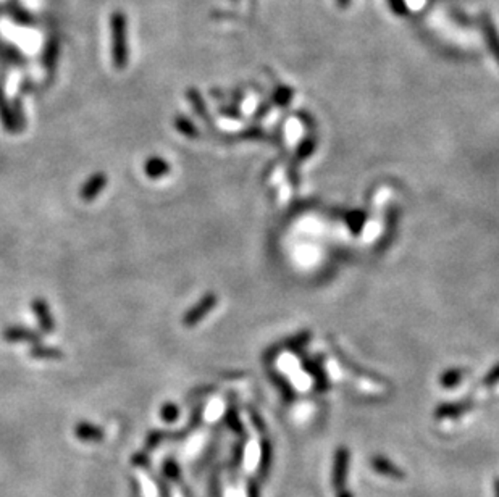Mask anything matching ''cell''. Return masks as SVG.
Returning a JSON list of instances; mask_svg holds the SVG:
<instances>
[{"label": "cell", "instance_id": "obj_13", "mask_svg": "<svg viewBox=\"0 0 499 497\" xmlns=\"http://www.w3.org/2000/svg\"><path fill=\"white\" fill-rule=\"evenodd\" d=\"M178 415H180V409L176 407L175 404L169 402L162 407V418L167 420V422H173V420L178 418Z\"/></svg>", "mask_w": 499, "mask_h": 497}, {"label": "cell", "instance_id": "obj_6", "mask_svg": "<svg viewBox=\"0 0 499 497\" xmlns=\"http://www.w3.org/2000/svg\"><path fill=\"white\" fill-rule=\"evenodd\" d=\"M171 171V165L160 155L149 157L144 164V173L149 179H160L163 176H169Z\"/></svg>", "mask_w": 499, "mask_h": 497}, {"label": "cell", "instance_id": "obj_3", "mask_svg": "<svg viewBox=\"0 0 499 497\" xmlns=\"http://www.w3.org/2000/svg\"><path fill=\"white\" fill-rule=\"evenodd\" d=\"M109 184V178L104 171H95L94 175H91L88 179L84 181L83 186L79 189V197L83 202H94L95 199L99 197L100 194L104 193L105 188Z\"/></svg>", "mask_w": 499, "mask_h": 497}, {"label": "cell", "instance_id": "obj_16", "mask_svg": "<svg viewBox=\"0 0 499 497\" xmlns=\"http://www.w3.org/2000/svg\"><path fill=\"white\" fill-rule=\"evenodd\" d=\"M307 341H309V334H302L301 338H296V341L292 342L291 349H297L299 346H302V344H305Z\"/></svg>", "mask_w": 499, "mask_h": 497}, {"label": "cell", "instance_id": "obj_14", "mask_svg": "<svg viewBox=\"0 0 499 497\" xmlns=\"http://www.w3.org/2000/svg\"><path fill=\"white\" fill-rule=\"evenodd\" d=\"M312 150H314V142H312V141H305V142H302V146L299 147V150H297V155H299L301 159H305L307 155L312 154Z\"/></svg>", "mask_w": 499, "mask_h": 497}, {"label": "cell", "instance_id": "obj_1", "mask_svg": "<svg viewBox=\"0 0 499 497\" xmlns=\"http://www.w3.org/2000/svg\"><path fill=\"white\" fill-rule=\"evenodd\" d=\"M126 18L122 12H115L110 18L112 28V54L117 70H123L128 65V31Z\"/></svg>", "mask_w": 499, "mask_h": 497}, {"label": "cell", "instance_id": "obj_8", "mask_svg": "<svg viewBox=\"0 0 499 497\" xmlns=\"http://www.w3.org/2000/svg\"><path fill=\"white\" fill-rule=\"evenodd\" d=\"M30 357L37 358V360H60L65 357L62 349L54 346H44V344H35L30 349Z\"/></svg>", "mask_w": 499, "mask_h": 497}, {"label": "cell", "instance_id": "obj_9", "mask_svg": "<svg viewBox=\"0 0 499 497\" xmlns=\"http://www.w3.org/2000/svg\"><path fill=\"white\" fill-rule=\"evenodd\" d=\"M173 124H175L176 130H178L183 136L191 137V139H198L199 137L198 126H196V124L191 121L188 117H185V115H178V117H175Z\"/></svg>", "mask_w": 499, "mask_h": 497}, {"label": "cell", "instance_id": "obj_2", "mask_svg": "<svg viewBox=\"0 0 499 497\" xmlns=\"http://www.w3.org/2000/svg\"><path fill=\"white\" fill-rule=\"evenodd\" d=\"M218 304V298L212 293L205 294L204 298H200V300L196 305H193L188 312L185 313L183 317V324L186 328H193L198 324L199 322H203V320L207 317L210 310H212L215 305Z\"/></svg>", "mask_w": 499, "mask_h": 497}, {"label": "cell", "instance_id": "obj_12", "mask_svg": "<svg viewBox=\"0 0 499 497\" xmlns=\"http://www.w3.org/2000/svg\"><path fill=\"white\" fill-rule=\"evenodd\" d=\"M373 467H375L377 471L385 473V475H393V476H399V471L396 470L395 467L390 465V462L383 460V458L375 457L373 458Z\"/></svg>", "mask_w": 499, "mask_h": 497}, {"label": "cell", "instance_id": "obj_15", "mask_svg": "<svg viewBox=\"0 0 499 497\" xmlns=\"http://www.w3.org/2000/svg\"><path fill=\"white\" fill-rule=\"evenodd\" d=\"M498 381H499V363L488 373L487 378H484V384H494L498 383Z\"/></svg>", "mask_w": 499, "mask_h": 497}, {"label": "cell", "instance_id": "obj_10", "mask_svg": "<svg viewBox=\"0 0 499 497\" xmlns=\"http://www.w3.org/2000/svg\"><path fill=\"white\" fill-rule=\"evenodd\" d=\"M188 99L191 100V102L194 104V110L198 112V115L203 119H205V121H210V117L207 113V110H205V104L203 102V99H200V95L198 94V90H189L188 92Z\"/></svg>", "mask_w": 499, "mask_h": 497}, {"label": "cell", "instance_id": "obj_7", "mask_svg": "<svg viewBox=\"0 0 499 497\" xmlns=\"http://www.w3.org/2000/svg\"><path fill=\"white\" fill-rule=\"evenodd\" d=\"M0 123H2L3 130L10 135H15L17 133V123L15 117H13V108L10 104L7 102L6 94H3V89L0 88Z\"/></svg>", "mask_w": 499, "mask_h": 497}, {"label": "cell", "instance_id": "obj_5", "mask_svg": "<svg viewBox=\"0 0 499 497\" xmlns=\"http://www.w3.org/2000/svg\"><path fill=\"white\" fill-rule=\"evenodd\" d=\"M31 310L32 315H35L37 323H39L41 331L46 334H52L55 331V320L54 315H52L50 305L46 299L42 298H35L31 300Z\"/></svg>", "mask_w": 499, "mask_h": 497}, {"label": "cell", "instance_id": "obj_4", "mask_svg": "<svg viewBox=\"0 0 499 497\" xmlns=\"http://www.w3.org/2000/svg\"><path fill=\"white\" fill-rule=\"evenodd\" d=\"M3 339L10 344H39L42 341V333L36 331V329H31L28 327H23V324H12V327H7L2 333Z\"/></svg>", "mask_w": 499, "mask_h": 497}, {"label": "cell", "instance_id": "obj_11", "mask_svg": "<svg viewBox=\"0 0 499 497\" xmlns=\"http://www.w3.org/2000/svg\"><path fill=\"white\" fill-rule=\"evenodd\" d=\"M460 380H462V371L454 368V370H448L441 376V384H443L444 388H451V386L458 384Z\"/></svg>", "mask_w": 499, "mask_h": 497}]
</instances>
